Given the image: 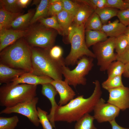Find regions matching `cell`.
<instances>
[{"instance_id":"obj_1","label":"cell","mask_w":129,"mask_h":129,"mask_svg":"<svg viewBox=\"0 0 129 129\" xmlns=\"http://www.w3.org/2000/svg\"><path fill=\"white\" fill-rule=\"evenodd\" d=\"M93 83L94 90L89 97L85 98L83 95L79 96L65 105H59L54 114L55 122H76L85 115L93 111L102 94L99 81L97 80Z\"/></svg>"},{"instance_id":"obj_2","label":"cell","mask_w":129,"mask_h":129,"mask_svg":"<svg viewBox=\"0 0 129 129\" xmlns=\"http://www.w3.org/2000/svg\"><path fill=\"white\" fill-rule=\"evenodd\" d=\"M31 57L32 47L22 38L0 52V63L32 73Z\"/></svg>"},{"instance_id":"obj_3","label":"cell","mask_w":129,"mask_h":129,"mask_svg":"<svg viewBox=\"0 0 129 129\" xmlns=\"http://www.w3.org/2000/svg\"><path fill=\"white\" fill-rule=\"evenodd\" d=\"M31 47L32 73L38 76H48L54 80H62V68L65 65L64 60L54 59L50 56L49 50Z\"/></svg>"},{"instance_id":"obj_4","label":"cell","mask_w":129,"mask_h":129,"mask_svg":"<svg viewBox=\"0 0 129 129\" xmlns=\"http://www.w3.org/2000/svg\"><path fill=\"white\" fill-rule=\"evenodd\" d=\"M37 86L26 84H5L0 87V105L6 108L31 100L36 97Z\"/></svg>"},{"instance_id":"obj_5","label":"cell","mask_w":129,"mask_h":129,"mask_svg":"<svg viewBox=\"0 0 129 129\" xmlns=\"http://www.w3.org/2000/svg\"><path fill=\"white\" fill-rule=\"evenodd\" d=\"M85 24L78 25L73 22L68 31V41L71 44L70 51L64 59L65 65H73L82 57L86 56L95 59L85 41Z\"/></svg>"},{"instance_id":"obj_6","label":"cell","mask_w":129,"mask_h":129,"mask_svg":"<svg viewBox=\"0 0 129 129\" xmlns=\"http://www.w3.org/2000/svg\"><path fill=\"white\" fill-rule=\"evenodd\" d=\"M57 33L54 29L46 27L40 23L28 28L25 39L32 47L49 50L54 46Z\"/></svg>"},{"instance_id":"obj_7","label":"cell","mask_w":129,"mask_h":129,"mask_svg":"<svg viewBox=\"0 0 129 129\" xmlns=\"http://www.w3.org/2000/svg\"><path fill=\"white\" fill-rule=\"evenodd\" d=\"M94 59L86 56L82 57L77 62L76 67L72 70L65 65H63L62 73L65 78L64 81L75 88L78 85H85L86 83L85 76L93 66Z\"/></svg>"},{"instance_id":"obj_8","label":"cell","mask_w":129,"mask_h":129,"mask_svg":"<svg viewBox=\"0 0 129 129\" xmlns=\"http://www.w3.org/2000/svg\"><path fill=\"white\" fill-rule=\"evenodd\" d=\"M115 38L109 37L105 41L92 46L93 53L101 71L107 70L110 64L117 60V54L114 52Z\"/></svg>"},{"instance_id":"obj_9","label":"cell","mask_w":129,"mask_h":129,"mask_svg":"<svg viewBox=\"0 0 129 129\" xmlns=\"http://www.w3.org/2000/svg\"><path fill=\"white\" fill-rule=\"evenodd\" d=\"M38 100V98L36 97L31 100L12 107L5 108L1 111L0 114H20L27 117L35 126H38L40 123L36 106Z\"/></svg>"},{"instance_id":"obj_10","label":"cell","mask_w":129,"mask_h":129,"mask_svg":"<svg viewBox=\"0 0 129 129\" xmlns=\"http://www.w3.org/2000/svg\"><path fill=\"white\" fill-rule=\"evenodd\" d=\"M102 98L99 100L93 111V117L99 123L110 121L115 119L120 110L113 105L107 102Z\"/></svg>"},{"instance_id":"obj_11","label":"cell","mask_w":129,"mask_h":129,"mask_svg":"<svg viewBox=\"0 0 129 129\" xmlns=\"http://www.w3.org/2000/svg\"><path fill=\"white\" fill-rule=\"evenodd\" d=\"M107 102L115 106L120 110L124 111L129 108V88L120 87L109 90Z\"/></svg>"},{"instance_id":"obj_12","label":"cell","mask_w":129,"mask_h":129,"mask_svg":"<svg viewBox=\"0 0 129 129\" xmlns=\"http://www.w3.org/2000/svg\"><path fill=\"white\" fill-rule=\"evenodd\" d=\"M28 30L6 29L0 31V51L17 40L24 37Z\"/></svg>"},{"instance_id":"obj_13","label":"cell","mask_w":129,"mask_h":129,"mask_svg":"<svg viewBox=\"0 0 129 129\" xmlns=\"http://www.w3.org/2000/svg\"><path fill=\"white\" fill-rule=\"evenodd\" d=\"M50 83L55 87L59 95V105H65L74 99L75 93L65 81L53 80Z\"/></svg>"},{"instance_id":"obj_14","label":"cell","mask_w":129,"mask_h":129,"mask_svg":"<svg viewBox=\"0 0 129 129\" xmlns=\"http://www.w3.org/2000/svg\"><path fill=\"white\" fill-rule=\"evenodd\" d=\"M42 85L41 93L49 100L51 105L50 113L47 115V117L53 127H55L54 115L55 111L59 106L56 102L55 97L58 92L55 87L50 83Z\"/></svg>"},{"instance_id":"obj_15","label":"cell","mask_w":129,"mask_h":129,"mask_svg":"<svg viewBox=\"0 0 129 129\" xmlns=\"http://www.w3.org/2000/svg\"><path fill=\"white\" fill-rule=\"evenodd\" d=\"M53 79L45 76H38L30 72H26L12 82L15 84H26L35 86L51 83Z\"/></svg>"},{"instance_id":"obj_16","label":"cell","mask_w":129,"mask_h":129,"mask_svg":"<svg viewBox=\"0 0 129 129\" xmlns=\"http://www.w3.org/2000/svg\"><path fill=\"white\" fill-rule=\"evenodd\" d=\"M26 72L23 70L12 68L0 63V84L12 82Z\"/></svg>"},{"instance_id":"obj_17","label":"cell","mask_w":129,"mask_h":129,"mask_svg":"<svg viewBox=\"0 0 129 129\" xmlns=\"http://www.w3.org/2000/svg\"><path fill=\"white\" fill-rule=\"evenodd\" d=\"M77 0L79 2V6L74 17L73 23L78 25H85L95 11L87 4L80 0Z\"/></svg>"},{"instance_id":"obj_18","label":"cell","mask_w":129,"mask_h":129,"mask_svg":"<svg viewBox=\"0 0 129 129\" xmlns=\"http://www.w3.org/2000/svg\"><path fill=\"white\" fill-rule=\"evenodd\" d=\"M127 27L116 19L111 22L103 25L101 31L109 37L116 38L124 34Z\"/></svg>"},{"instance_id":"obj_19","label":"cell","mask_w":129,"mask_h":129,"mask_svg":"<svg viewBox=\"0 0 129 129\" xmlns=\"http://www.w3.org/2000/svg\"><path fill=\"white\" fill-rule=\"evenodd\" d=\"M35 13L34 11L31 10L26 14L19 15L12 23L8 29L21 30L28 29Z\"/></svg>"},{"instance_id":"obj_20","label":"cell","mask_w":129,"mask_h":129,"mask_svg":"<svg viewBox=\"0 0 129 129\" xmlns=\"http://www.w3.org/2000/svg\"><path fill=\"white\" fill-rule=\"evenodd\" d=\"M85 36L86 43L88 48L108 38L106 34L101 31L85 30Z\"/></svg>"},{"instance_id":"obj_21","label":"cell","mask_w":129,"mask_h":129,"mask_svg":"<svg viewBox=\"0 0 129 129\" xmlns=\"http://www.w3.org/2000/svg\"><path fill=\"white\" fill-rule=\"evenodd\" d=\"M56 16L59 23L63 30L64 35H68V29L73 22L74 16L63 9Z\"/></svg>"},{"instance_id":"obj_22","label":"cell","mask_w":129,"mask_h":129,"mask_svg":"<svg viewBox=\"0 0 129 129\" xmlns=\"http://www.w3.org/2000/svg\"><path fill=\"white\" fill-rule=\"evenodd\" d=\"M22 13H13L0 8V31L8 29L14 20Z\"/></svg>"},{"instance_id":"obj_23","label":"cell","mask_w":129,"mask_h":129,"mask_svg":"<svg viewBox=\"0 0 129 129\" xmlns=\"http://www.w3.org/2000/svg\"><path fill=\"white\" fill-rule=\"evenodd\" d=\"M50 0H41L30 22L32 24L42 18L48 15Z\"/></svg>"},{"instance_id":"obj_24","label":"cell","mask_w":129,"mask_h":129,"mask_svg":"<svg viewBox=\"0 0 129 129\" xmlns=\"http://www.w3.org/2000/svg\"><path fill=\"white\" fill-rule=\"evenodd\" d=\"M118 11L115 8L105 7L97 8L94 12L99 16L103 25L106 24L108 20L113 17L117 16Z\"/></svg>"},{"instance_id":"obj_25","label":"cell","mask_w":129,"mask_h":129,"mask_svg":"<svg viewBox=\"0 0 129 129\" xmlns=\"http://www.w3.org/2000/svg\"><path fill=\"white\" fill-rule=\"evenodd\" d=\"M38 21L46 27L54 29L59 34L64 35L63 30L58 21L56 16H52L47 18H41Z\"/></svg>"},{"instance_id":"obj_26","label":"cell","mask_w":129,"mask_h":129,"mask_svg":"<svg viewBox=\"0 0 129 129\" xmlns=\"http://www.w3.org/2000/svg\"><path fill=\"white\" fill-rule=\"evenodd\" d=\"M125 66V64L119 60L112 62L107 70L108 77L122 75L124 71Z\"/></svg>"},{"instance_id":"obj_27","label":"cell","mask_w":129,"mask_h":129,"mask_svg":"<svg viewBox=\"0 0 129 129\" xmlns=\"http://www.w3.org/2000/svg\"><path fill=\"white\" fill-rule=\"evenodd\" d=\"M94 118L93 116L89 113L84 115L76 121L75 129H97L94 126L93 121Z\"/></svg>"},{"instance_id":"obj_28","label":"cell","mask_w":129,"mask_h":129,"mask_svg":"<svg viewBox=\"0 0 129 129\" xmlns=\"http://www.w3.org/2000/svg\"><path fill=\"white\" fill-rule=\"evenodd\" d=\"M103 24L98 15L95 12L85 25V30L101 31Z\"/></svg>"},{"instance_id":"obj_29","label":"cell","mask_w":129,"mask_h":129,"mask_svg":"<svg viewBox=\"0 0 129 129\" xmlns=\"http://www.w3.org/2000/svg\"><path fill=\"white\" fill-rule=\"evenodd\" d=\"M0 8L13 13H22V8L19 5L18 0H0Z\"/></svg>"},{"instance_id":"obj_30","label":"cell","mask_w":129,"mask_h":129,"mask_svg":"<svg viewBox=\"0 0 129 129\" xmlns=\"http://www.w3.org/2000/svg\"><path fill=\"white\" fill-rule=\"evenodd\" d=\"M122 76L108 77L106 80L102 83V87L108 91L112 89L124 86L122 81Z\"/></svg>"},{"instance_id":"obj_31","label":"cell","mask_w":129,"mask_h":129,"mask_svg":"<svg viewBox=\"0 0 129 129\" xmlns=\"http://www.w3.org/2000/svg\"><path fill=\"white\" fill-rule=\"evenodd\" d=\"M19 121L16 115L8 118L0 117V129H14Z\"/></svg>"},{"instance_id":"obj_32","label":"cell","mask_w":129,"mask_h":129,"mask_svg":"<svg viewBox=\"0 0 129 129\" xmlns=\"http://www.w3.org/2000/svg\"><path fill=\"white\" fill-rule=\"evenodd\" d=\"M128 41L126 36L124 34L115 38V49L117 54H122L128 45Z\"/></svg>"},{"instance_id":"obj_33","label":"cell","mask_w":129,"mask_h":129,"mask_svg":"<svg viewBox=\"0 0 129 129\" xmlns=\"http://www.w3.org/2000/svg\"><path fill=\"white\" fill-rule=\"evenodd\" d=\"M62 3L63 9L74 17L79 6V3L77 0L73 1L70 0H61Z\"/></svg>"},{"instance_id":"obj_34","label":"cell","mask_w":129,"mask_h":129,"mask_svg":"<svg viewBox=\"0 0 129 129\" xmlns=\"http://www.w3.org/2000/svg\"><path fill=\"white\" fill-rule=\"evenodd\" d=\"M37 109L39 121L43 129H53V127L47 117V112L39 107Z\"/></svg>"},{"instance_id":"obj_35","label":"cell","mask_w":129,"mask_h":129,"mask_svg":"<svg viewBox=\"0 0 129 129\" xmlns=\"http://www.w3.org/2000/svg\"><path fill=\"white\" fill-rule=\"evenodd\" d=\"M63 9L61 0H50L48 15L56 16Z\"/></svg>"},{"instance_id":"obj_36","label":"cell","mask_w":129,"mask_h":129,"mask_svg":"<svg viewBox=\"0 0 129 129\" xmlns=\"http://www.w3.org/2000/svg\"><path fill=\"white\" fill-rule=\"evenodd\" d=\"M49 53L50 56L55 60L58 61L64 60L63 57V49L59 46H54L49 50Z\"/></svg>"},{"instance_id":"obj_37","label":"cell","mask_w":129,"mask_h":129,"mask_svg":"<svg viewBox=\"0 0 129 129\" xmlns=\"http://www.w3.org/2000/svg\"><path fill=\"white\" fill-rule=\"evenodd\" d=\"M106 7L118 9L120 10L127 9V4L122 0H107Z\"/></svg>"},{"instance_id":"obj_38","label":"cell","mask_w":129,"mask_h":129,"mask_svg":"<svg viewBox=\"0 0 129 129\" xmlns=\"http://www.w3.org/2000/svg\"><path fill=\"white\" fill-rule=\"evenodd\" d=\"M88 5L94 11L106 7L107 0H80Z\"/></svg>"},{"instance_id":"obj_39","label":"cell","mask_w":129,"mask_h":129,"mask_svg":"<svg viewBox=\"0 0 129 129\" xmlns=\"http://www.w3.org/2000/svg\"><path fill=\"white\" fill-rule=\"evenodd\" d=\"M117 16L120 22L126 27L129 25V10H120L118 11Z\"/></svg>"},{"instance_id":"obj_40","label":"cell","mask_w":129,"mask_h":129,"mask_svg":"<svg viewBox=\"0 0 129 129\" xmlns=\"http://www.w3.org/2000/svg\"><path fill=\"white\" fill-rule=\"evenodd\" d=\"M117 60L125 64L129 63V45L122 54H117Z\"/></svg>"},{"instance_id":"obj_41","label":"cell","mask_w":129,"mask_h":129,"mask_svg":"<svg viewBox=\"0 0 129 129\" xmlns=\"http://www.w3.org/2000/svg\"><path fill=\"white\" fill-rule=\"evenodd\" d=\"M112 129H129V128H125L121 127L118 125L115 121V119L109 122Z\"/></svg>"},{"instance_id":"obj_42","label":"cell","mask_w":129,"mask_h":129,"mask_svg":"<svg viewBox=\"0 0 129 129\" xmlns=\"http://www.w3.org/2000/svg\"><path fill=\"white\" fill-rule=\"evenodd\" d=\"M31 0H18V3L22 8L26 7L30 3Z\"/></svg>"},{"instance_id":"obj_43","label":"cell","mask_w":129,"mask_h":129,"mask_svg":"<svg viewBox=\"0 0 129 129\" xmlns=\"http://www.w3.org/2000/svg\"><path fill=\"white\" fill-rule=\"evenodd\" d=\"M123 75L124 77L129 78V63L125 64V70Z\"/></svg>"},{"instance_id":"obj_44","label":"cell","mask_w":129,"mask_h":129,"mask_svg":"<svg viewBox=\"0 0 129 129\" xmlns=\"http://www.w3.org/2000/svg\"><path fill=\"white\" fill-rule=\"evenodd\" d=\"M124 34L127 37L128 41V45H129V25L127 27Z\"/></svg>"},{"instance_id":"obj_45","label":"cell","mask_w":129,"mask_h":129,"mask_svg":"<svg viewBox=\"0 0 129 129\" xmlns=\"http://www.w3.org/2000/svg\"><path fill=\"white\" fill-rule=\"evenodd\" d=\"M124 0L126 3L129 5V0Z\"/></svg>"},{"instance_id":"obj_46","label":"cell","mask_w":129,"mask_h":129,"mask_svg":"<svg viewBox=\"0 0 129 129\" xmlns=\"http://www.w3.org/2000/svg\"><path fill=\"white\" fill-rule=\"evenodd\" d=\"M127 4V9H128L129 10V5Z\"/></svg>"}]
</instances>
